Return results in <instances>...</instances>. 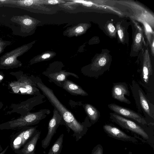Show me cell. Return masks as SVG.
<instances>
[{
	"instance_id": "cell-1",
	"label": "cell",
	"mask_w": 154,
	"mask_h": 154,
	"mask_svg": "<svg viewBox=\"0 0 154 154\" xmlns=\"http://www.w3.org/2000/svg\"><path fill=\"white\" fill-rule=\"evenodd\" d=\"M34 79L37 87L60 114L68 132L69 133L70 129L73 131L72 136L76 141L81 139L86 133L88 128L92 125L88 116L83 122H78L72 112L60 101L53 90L44 84L39 77L35 76Z\"/></svg>"
},
{
	"instance_id": "cell-2",
	"label": "cell",
	"mask_w": 154,
	"mask_h": 154,
	"mask_svg": "<svg viewBox=\"0 0 154 154\" xmlns=\"http://www.w3.org/2000/svg\"><path fill=\"white\" fill-rule=\"evenodd\" d=\"M131 89L137 107L146 118L154 119V105L149 100L145 93L135 81L130 85Z\"/></svg>"
},
{
	"instance_id": "cell-3",
	"label": "cell",
	"mask_w": 154,
	"mask_h": 154,
	"mask_svg": "<svg viewBox=\"0 0 154 154\" xmlns=\"http://www.w3.org/2000/svg\"><path fill=\"white\" fill-rule=\"evenodd\" d=\"M35 42L34 41L23 45L0 57V69H8L21 67L22 63L17 58L29 51Z\"/></svg>"
},
{
	"instance_id": "cell-4",
	"label": "cell",
	"mask_w": 154,
	"mask_h": 154,
	"mask_svg": "<svg viewBox=\"0 0 154 154\" xmlns=\"http://www.w3.org/2000/svg\"><path fill=\"white\" fill-rule=\"evenodd\" d=\"M48 109H41L34 112H29L23 116L5 123L10 128L24 127L38 124L50 113Z\"/></svg>"
},
{
	"instance_id": "cell-5",
	"label": "cell",
	"mask_w": 154,
	"mask_h": 154,
	"mask_svg": "<svg viewBox=\"0 0 154 154\" xmlns=\"http://www.w3.org/2000/svg\"><path fill=\"white\" fill-rule=\"evenodd\" d=\"M9 86L13 92L15 94L35 96L41 94L33 76H22L17 81L11 83Z\"/></svg>"
},
{
	"instance_id": "cell-6",
	"label": "cell",
	"mask_w": 154,
	"mask_h": 154,
	"mask_svg": "<svg viewBox=\"0 0 154 154\" xmlns=\"http://www.w3.org/2000/svg\"><path fill=\"white\" fill-rule=\"evenodd\" d=\"M10 20L12 22L20 25L19 33L18 35L22 36H28L34 33L37 25L40 22L26 14L13 16Z\"/></svg>"
},
{
	"instance_id": "cell-7",
	"label": "cell",
	"mask_w": 154,
	"mask_h": 154,
	"mask_svg": "<svg viewBox=\"0 0 154 154\" xmlns=\"http://www.w3.org/2000/svg\"><path fill=\"white\" fill-rule=\"evenodd\" d=\"M109 115L111 120L122 128L129 130L145 139H149L148 134L144 130L135 122L115 113L111 112Z\"/></svg>"
},
{
	"instance_id": "cell-8",
	"label": "cell",
	"mask_w": 154,
	"mask_h": 154,
	"mask_svg": "<svg viewBox=\"0 0 154 154\" xmlns=\"http://www.w3.org/2000/svg\"><path fill=\"white\" fill-rule=\"evenodd\" d=\"M52 117L48 124V133L46 137L42 141V146L45 149L49 146L59 126L65 125V123L60 114L54 107Z\"/></svg>"
},
{
	"instance_id": "cell-9",
	"label": "cell",
	"mask_w": 154,
	"mask_h": 154,
	"mask_svg": "<svg viewBox=\"0 0 154 154\" xmlns=\"http://www.w3.org/2000/svg\"><path fill=\"white\" fill-rule=\"evenodd\" d=\"M108 106L111 110L120 116L133 119L143 125L147 124L146 119L143 117L132 110L114 103L109 104Z\"/></svg>"
},
{
	"instance_id": "cell-10",
	"label": "cell",
	"mask_w": 154,
	"mask_h": 154,
	"mask_svg": "<svg viewBox=\"0 0 154 154\" xmlns=\"http://www.w3.org/2000/svg\"><path fill=\"white\" fill-rule=\"evenodd\" d=\"M57 69H48L47 70L43 72L42 74L47 76L51 82L54 83L58 86L61 88V84L69 76H72L77 79L79 77L76 74L72 72L62 70H57Z\"/></svg>"
},
{
	"instance_id": "cell-11",
	"label": "cell",
	"mask_w": 154,
	"mask_h": 154,
	"mask_svg": "<svg viewBox=\"0 0 154 154\" xmlns=\"http://www.w3.org/2000/svg\"><path fill=\"white\" fill-rule=\"evenodd\" d=\"M130 96L127 84L125 82H117L113 84L112 89V97L120 102L130 104L131 101L125 96Z\"/></svg>"
},
{
	"instance_id": "cell-12",
	"label": "cell",
	"mask_w": 154,
	"mask_h": 154,
	"mask_svg": "<svg viewBox=\"0 0 154 154\" xmlns=\"http://www.w3.org/2000/svg\"><path fill=\"white\" fill-rule=\"evenodd\" d=\"M22 7L23 10L33 13L49 14L50 12H53L52 10H54L42 4L41 0H24Z\"/></svg>"
},
{
	"instance_id": "cell-13",
	"label": "cell",
	"mask_w": 154,
	"mask_h": 154,
	"mask_svg": "<svg viewBox=\"0 0 154 154\" xmlns=\"http://www.w3.org/2000/svg\"><path fill=\"white\" fill-rule=\"evenodd\" d=\"M103 128L108 136L115 139L134 143L138 141L135 137L128 135L118 128L111 125H104Z\"/></svg>"
},
{
	"instance_id": "cell-14",
	"label": "cell",
	"mask_w": 154,
	"mask_h": 154,
	"mask_svg": "<svg viewBox=\"0 0 154 154\" xmlns=\"http://www.w3.org/2000/svg\"><path fill=\"white\" fill-rule=\"evenodd\" d=\"M61 88L70 94L74 95H88L87 92L81 87L67 79L62 83Z\"/></svg>"
},
{
	"instance_id": "cell-15",
	"label": "cell",
	"mask_w": 154,
	"mask_h": 154,
	"mask_svg": "<svg viewBox=\"0 0 154 154\" xmlns=\"http://www.w3.org/2000/svg\"><path fill=\"white\" fill-rule=\"evenodd\" d=\"M40 131H37L22 149L21 150L22 154H35L36 146L40 138Z\"/></svg>"
},
{
	"instance_id": "cell-16",
	"label": "cell",
	"mask_w": 154,
	"mask_h": 154,
	"mask_svg": "<svg viewBox=\"0 0 154 154\" xmlns=\"http://www.w3.org/2000/svg\"><path fill=\"white\" fill-rule=\"evenodd\" d=\"M83 107L91 125L96 123L100 116L99 111L95 107L89 104H84Z\"/></svg>"
},
{
	"instance_id": "cell-17",
	"label": "cell",
	"mask_w": 154,
	"mask_h": 154,
	"mask_svg": "<svg viewBox=\"0 0 154 154\" xmlns=\"http://www.w3.org/2000/svg\"><path fill=\"white\" fill-rule=\"evenodd\" d=\"M56 55V53L53 52H45L32 58L29 62L30 64L31 65L41 61L48 60L53 57Z\"/></svg>"
},
{
	"instance_id": "cell-18",
	"label": "cell",
	"mask_w": 154,
	"mask_h": 154,
	"mask_svg": "<svg viewBox=\"0 0 154 154\" xmlns=\"http://www.w3.org/2000/svg\"><path fill=\"white\" fill-rule=\"evenodd\" d=\"M64 134H61L50 148L48 154H60L63 147Z\"/></svg>"
},
{
	"instance_id": "cell-19",
	"label": "cell",
	"mask_w": 154,
	"mask_h": 154,
	"mask_svg": "<svg viewBox=\"0 0 154 154\" xmlns=\"http://www.w3.org/2000/svg\"><path fill=\"white\" fill-rule=\"evenodd\" d=\"M84 28L82 24H78L67 29L65 31V34L68 37L77 36L82 34Z\"/></svg>"
},
{
	"instance_id": "cell-20",
	"label": "cell",
	"mask_w": 154,
	"mask_h": 154,
	"mask_svg": "<svg viewBox=\"0 0 154 154\" xmlns=\"http://www.w3.org/2000/svg\"><path fill=\"white\" fill-rule=\"evenodd\" d=\"M37 131L36 127H30L24 131L23 134V145L31 138Z\"/></svg>"
},
{
	"instance_id": "cell-21",
	"label": "cell",
	"mask_w": 154,
	"mask_h": 154,
	"mask_svg": "<svg viewBox=\"0 0 154 154\" xmlns=\"http://www.w3.org/2000/svg\"><path fill=\"white\" fill-rule=\"evenodd\" d=\"M24 131H22L15 139L13 146L15 149H18L23 145V134Z\"/></svg>"
},
{
	"instance_id": "cell-22",
	"label": "cell",
	"mask_w": 154,
	"mask_h": 154,
	"mask_svg": "<svg viewBox=\"0 0 154 154\" xmlns=\"http://www.w3.org/2000/svg\"><path fill=\"white\" fill-rule=\"evenodd\" d=\"M41 3L45 5H54L65 4L66 3V1L56 0H41Z\"/></svg>"
},
{
	"instance_id": "cell-23",
	"label": "cell",
	"mask_w": 154,
	"mask_h": 154,
	"mask_svg": "<svg viewBox=\"0 0 154 154\" xmlns=\"http://www.w3.org/2000/svg\"><path fill=\"white\" fill-rule=\"evenodd\" d=\"M11 44V42L5 40L0 38V55L4 51L6 47Z\"/></svg>"
},
{
	"instance_id": "cell-24",
	"label": "cell",
	"mask_w": 154,
	"mask_h": 154,
	"mask_svg": "<svg viewBox=\"0 0 154 154\" xmlns=\"http://www.w3.org/2000/svg\"><path fill=\"white\" fill-rule=\"evenodd\" d=\"M103 148L100 144H98L93 148L91 154H103Z\"/></svg>"
},
{
	"instance_id": "cell-25",
	"label": "cell",
	"mask_w": 154,
	"mask_h": 154,
	"mask_svg": "<svg viewBox=\"0 0 154 154\" xmlns=\"http://www.w3.org/2000/svg\"><path fill=\"white\" fill-rule=\"evenodd\" d=\"M142 35L140 33H137L135 37V42L137 43H139L141 39Z\"/></svg>"
},
{
	"instance_id": "cell-26",
	"label": "cell",
	"mask_w": 154,
	"mask_h": 154,
	"mask_svg": "<svg viewBox=\"0 0 154 154\" xmlns=\"http://www.w3.org/2000/svg\"><path fill=\"white\" fill-rule=\"evenodd\" d=\"M108 28L109 30L111 32H113L115 30V28L114 26L111 23H109L108 25Z\"/></svg>"
},
{
	"instance_id": "cell-27",
	"label": "cell",
	"mask_w": 154,
	"mask_h": 154,
	"mask_svg": "<svg viewBox=\"0 0 154 154\" xmlns=\"http://www.w3.org/2000/svg\"><path fill=\"white\" fill-rule=\"evenodd\" d=\"M118 32L120 38L122 39L123 37V33L122 31L120 29L118 30Z\"/></svg>"
},
{
	"instance_id": "cell-28",
	"label": "cell",
	"mask_w": 154,
	"mask_h": 154,
	"mask_svg": "<svg viewBox=\"0 0 154 154\" xmlns=\"http://www.w3.org/2000/svg\"><path fill=\"white\" fill-rule=\"evenodd\" d=\"M8 148V146L3 151L0 153V154H4Z\"/></svg>"
},
{
	"instance_id": "cell-29",
	"label": "cell",
	"mask_w": 154,
	"mask_h": 154,
	"mask_svg": "<svg viewBox=\"0 0 154 154\" xmlns=\"http://www.w3.org/2000/svg\"><path fill=\"white\" fill-rule=\"evenodd\" d=\"M3 79V76L0 74V82Z\"/></svg>"
},
{
	"instance_id": "cell-30",
	"label": "cell",
	"mask_w": 154,
	"mask_h": 154,
	"mask_svg": "<svg viewBox=\"0 0 154 154\" xmlns=\"http://www.w3.org/2000/svg\"><path fill=\"white\" fill-rule=\"evenodd\" d=\"M3 106V103L1 102H0V110L2 109V107Z\"/></svg>"
}]
</instances>
